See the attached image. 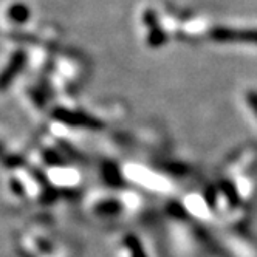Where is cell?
Returning <instances> with one entry per match:
<instances>
[{
	"label": "cell",
	"mask_w": 257,
	"mask_h": 257,
	"mask_svg": "<svg viewBox=\"0 0 257 257\" xmlns=\"http://www.w3.org/2000/svg\"><path fill=\"white\" fill-rule=\"evenodd\" d=\"M53 118L73 127H82L90 128V131H98V128L104 127V122L95 116H91L84 112H76V110H67V108H54L53 110Z\"/></svg>",
	"instance_id": "1"
},
{
	"label": "cell",
	"mask_w": 257,
	"mask_h": 257,
	"mask_svg": "<svg viewBox=\"0 0 257 257\" xmlns=\"http://www.w3.org/2000/svg\"><path fill=\"white\" fill-rule=\"evenodd\" d=\"M27 64V53L24 50H16L11 56L8 64L0 71V91H5L10 85L19 76V73Z\"/></svg>",
	"instance_id": "2"
},
{
	"label": "cell",
	"mask_w": 257,
	"mask_h": 257,
	"mask_svg": "<svg viewBox=\"0 0 257 257\" xmlns=\"http://www.w3.org/2000/svg\"><path fill=\"white\" fill-rule=\"evenodd\" d=\"M211 38L220 42H254L257 44V30H231V28H214Z\"/></svg>",
	"instance_id": "3"
},
{
	"label": "cell",
	"mask_w": 257,
	"mask_h": 257,
	"mask_svg": "<svg viewBox=\"0 0 257 257\" xmlns=\"http://www.w3.org/2000/svg\"><path fill=\"white\" fill-rule=\"evenodd\" d=\"M30 8L25 5V4H13L8 11H7V16H8V19L17 25H22L25 24L28 19H30Z\"/></svg>",
	"instance_id": "4"
},
{
	"label": "cell",
	"mask_w": 257,
	"mask_h": 257,
	"mask_svg": "<svg viewBox=\"0 0 257 257\" xmlns=\"http://www.w3.org/2000/svg\"><path fill=\"white\" fill-rule=\"evenodd\" d=\"M102 175H104L105 181L108 183V186H121L122 177H121V172L115 163H105L104 169H102Z\"/></svg>",
	"instance_id": "5"
},
{
	"label": "cell",
	"mask_w": 257,
	"mask_h": 257,
	"mask_svg": "<svg viewBox=\"0 0 257 257\" xmlns=\"http://www.w3.org/2000/svg\"><path fill=\"white\" fill-rule=\"evenodd\" d=\"M121 209L122 206L118 200H105V201H101L99 205H96L95 211L101 215H116L121 212Z\"/></svg>",
	"instance_id": "6"
},
{
	"label": "cell",
	"mask_w": 257,
	"mask_h": 257,
	"mask_svg": "<svg viewBox=\"0 0 257 257\" xmlns=\"http://www.w3.org/2000/svg\"><path fill=\"white\" fill-rule=\"evenodd\" d=\"M124 242H125V246L128 248V251H131L132 257H146V254L143 251V246H141L140 240L135 235H127Z\"/></svg>",
	"instance_id": "7"
},
{
	"label": "cell",
	"mask_w": 257,
	"mask_h": 257,
	"mask_svg": "<svg viewBox=\"0 0 257 257\" xmlns=\"http://www.w3.org/2000/svg\"><path fill=\"white\" fill-rule=\"evenodd\" d=\"M164 42H166V34H164V31L160 27L151 28V33L148 36V44L151 47H160Z\"/></svg>",
	"instance_id": "8"
},
{
	"label": "cell",
	"mask_w": 257,
	"mask_h": 257,
	"mask_svg": "<svg viewBox=\"0 0 257 257\" xmlns=\"http://www.w3.org/2000/svg\"><path fill=\"white\" fill-rule=\"evenodd\" d=\"M143 21H144V25L149 27V28H154L157 27V16L152 10H146L144 11V16H143Z\"/></svg>",
	"instance_id": "9"
},
{
	"label": "cell",
	"mask_w": 257,
	"mask_h": 257,
	"mask_svg": "<svg viewBox=\"0 0 257 257\" xmlns=\"http://www.w3.org/2000/svg\"><path fill=\"white\" fill-rule=\"evenodd\" d=\"M246 101H248L249 107L252 108V112L257 116V91H248V93H246Z\"/></svg>",
	"instance_id": "10"
},
{
	"label": "cell",
	"mask_w": 257,
	"mask_h": 257,
	"mask_svg": "<svg viewBox=\"0 0 257 257\" xmlns=\"http://www.w3.org/2000/svg\"><path fill=\"white\" fill-rule=\"evenodd\" d=\"M44 157H45V161H47V163H50V164H59V163H61L59 155H58L56 152H53V151L45 152V154H44Z\"/></svg>",
	"instance_id": "11"
},
{
	"label": "cell",
	"mask_w": 257,
	"mask_h": 257,
	"mask_svg": "<svg viewBox=\"0 0 257 257\" xmlns=\"http://www.w3.org/2000/svg\"><path fill=\"white\" fill-rule=\"evenodd\" d=\"M0 151H2V146H0Z\"/></svg>",
	"instance_id": "12"
}]
</instances>
